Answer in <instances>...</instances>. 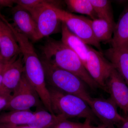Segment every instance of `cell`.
Segmentation results:
<instances>
[{"instance_id":"cell-1","label":"cell","mask_w":128,"mask_h":128,"mask_svg":"<svg viewBox=\"0 0 128 128\" xmlns=\"http://www.w3.org/2000/svg\"><path fill=\"white\" fill-rule=\"evenodd\" d=\"M43 59L79 77L91 89L100 87L87 72L81 60L61 41L48 38L42 47Z\"/></svg>"},{"instance_id":"cell-2","label":"cell","mask_w":128,"mask_h":128,"mask_svg":"<svg viewBox=\"0 0 128 128\" xmlns=\"http://www.w3.org/2000/svg\"><path fill=\"white\" fill-rule=\"evenodd\" d=\"M47 86L68 94L80 97L86 102L91 96L87 86L76 75L55 66L45 60H41Z\"/></svg>"},{"instance_id":"cell-3","label":"cell","mask_w":128,"mask_h":128,"mask_svg":"<svg viewBox=\"0 0 128 128\" xmlns=\"http://www.w3.org/2000/svg\"><path fill=\"white\" fill-rule=\"evenodd\" d=\"M48 87L54 114L66 119L73 118L94 119L95 116L91 109L82 98L48 86Z\"/></svg>"},{"instance_id":"cell-4","label":"cell","mask_w":128,"mask_h":128,"mask_svg":"<svg viewBox=\"0 0 128 128\" xmlns=\"http://www.w3.org/2000/svg\"><path fill=\"white\" fill-rule=\"evenodd\" d=\"M50 6L55 12L59 20L64 23L70 31L84 41L102 52L100 43L94 36L92 30L91 19L82 16L74 15L50 3Z\"/></svg>"},{"instance_id":"cell-5","label":"cell","mask_w":128,"mask_h":128,"mask_svg":"<svg viewBox=\"0 0 128 128\" xmlns=\"http://www.w3.org/2000/svg\"><path fill=\"white\" fill-rule=\"evenodd\" d=\"M85 67L91 77L100 87L106 91V83L114 68L102 52L89 46V51Z\"/></svg>"},{"instance_id":"cell-6","label":"cell","mask_w":128,"mask_h":128,"mask_svg":"<svg viewBox=\"0 0 128 128\" xmlns=\"http://www.w3.org/2000/svg\"><path fill=\"white\" fill-rule=\"evenodd\" d=\"M39 96L28 82L24 73L18 86L14 89L11 98L5 110H29L37 106Z\"/></svg>"},{"instance_id":"cell-7","label":"cell","mask_w":128,"mask_h":128,"mask_svg":"<svg viewBox=\"0 0 128 128\" xmlns=\"http://www.w3.org/2000/svg\"><path fill=\"white\" fill-rule=\"evenodd\" d=\"M52 2V1L45 0L29 12L36 23L39 40L55 32L61 22L50 6Z\"/></svg>"},{"instance_id":"cell-8","label":"cell","mask_w":128,"mask_h":128,"mask_svg":"<svg viewBox=\"0 0 128 128\" xmlns=\"http://www.w3.org/2000/svg\"><path fill=\"white\" fill-rule=\"evenodd\" d=\"M88 104L94 115L98 118L102 124L111 127L118 124L124 120V116L118 111V106L112 99L91 98Z\"/></svg>"},{"instance_id":"cell-9","label":"cell","mask_w":128,"mask_h":128,"mask_svg":"<svg viewBox=\"0 0 128 128\" xmlns=\"http://www.w3.org/2000/svg\"><path fill=\"white\" fill-rule=\"evenodd\" d=\"M106 91L118 107L128 114V86L114 68L107 81Z\"/></svg>"},{"instance_id":"cell-10","label":"cell","mask_w":128,"mask_h":128,"mask_svg":"<svg viewBox=\"0 0 128 128\" xmlns=\"http://www.w3.org/2000/svg\"><path fill=\"white\" fill-rule=\"evenodd\" d=\"M14 27L21 33L34 41L39 40L36 22L29 12L18 5L12 9Z\"/></svg>"},{"instance_id":"cell-11","label":"cell","mask_w":128,"mask_h":128,"mask_svg":"<svg viewBox=\"0 0 128 128\" xmlns=\"http://www.w3.org/2000/svg\"><path fill=\"white\" fill-rule=\"evenodd\" d=\"M20 54V48L13 32L0 18V57L9 62Z\"/></svg>"},{"instance_id":"cell-12","label":"cell","mask_w":128,"mask_h":128,"mask_svg":"<svg viewBox=\"0 0 128 128\" xmlns=\"http://www.w3.org/2000/svg\"><path fill=\"white\" fill-rule=\"evenodd\" d=\"M24 73L22 57L20 54L6 67L3 74L0 91L11 93L18 86Z\"/></svg>"},{"instance_id":"cell-13","label":"cell","mask_w":128,"mask_h":128,"mask_svg":"<svg viewBox=\"0 0 128 128\" xmlns=\"http://www.w3.org/2000/svg\"><path fill=\"white\" fill-rule=\"evenodd\" d=\"M61 32L62 42L78 55L84 66L88 55L89 45L73 34L62 22H61Z\"/></svg>"},{"instance_id":"cell-14","label":"cell","mask_w":128,"mask_h":128,"mask_svg":"<svg viewBox=\"0 0 128 128\" xmlns=\"http://www.w3.org/2000/svg\"><path fill=\"white\" fill-rule=\"evenodd\" d=\"M105 55L128 86V48L111 47Z\"/></svg>"},{"instance_id":"cell-15","label":"cell","mask_w":128,"mask_h":128,"mask_svg":"<svg viewBox=\"0 0 128 128\" xmlns=\"http://www.w3.org/2000/svg\"><path fill=\"white\" fill-rule=\"evenodd\" d=\"M112 48H128V6L115 24L111 42Z\"/></svg>"},{"instance_id":"cell-16","label":"cell","mask_w":128,"mask_h":128,"mask_svg":"<svg viewBox=\"0 0 128 128\" xmlns=\"http://www.w3.org/2000/svg\"><path fill=\"white\" fill-rule=\"evenodd\" d=\"M115 24V23H111L99 18L91 20V21L93 34L100 43H111Z\"/></svg>"},{"instance_id":"cell-17","label":"cell","mask_w":128,"mask_h":128,"mask_svg":"<svg viewBox=\"0 0 128 128\" xmlns=\"http://www.w3.org/2000/svg\"><path fill=\"white\" fill-rule=\"evenodd\" d=\"M64 119H66L48 111L40 110L34 112L32 119L27 125L32 128H52Z\"/></svg>"},{"instance_id":"cell-18","label":"cell","mask_w":128,"mask_h":128,"mask_svg":"<svg viewBox=\"0 0 128 128\" xmlns=\"http://www.w3.org/2000/svg\"><path fill=\"white\" fill-rule=\"evenodd\" d=\"M33 114L30 110L9 111L0 114V124L13 126L27 125Z\"/></svg>"},{"instance_id":"cell-19","label":"cell","mask_w":128,"mask_h":128,"mask_svg":"<svg viewBox=\"0 0 128 128\" xmlns=\"http://www.w3.org/2000/svg\"><path fill=\"white\" fill-rule=\"evenodd\" d=\"M65 2L72 12L86 15L91 20L98 18L90 0H66Z\"/></svg>"},{"instance_id":"cell-20","label":"cell","mask_w":128,"mask_h":128,"mask_svg":"<svg viewBox=\"0 0 128 128\" xmlns=\"http://www.w3.org/2000/svg\"><path fill=\"white\" fill-rule=\"evenodd\" d=\"M98 18L115 23L111 2L107 0H90Z\"/></svg>"},{"instance_id":"cell-21","label":"cell","mask_w":128,"mask_h":128,"mask_svg":"<svg viewBox=\"0 0 128 128\" xmlns=\"http://www.w3.org/2000/svg\"><path fill=\"white\" fill-rule=\"evenodd\" d=\"M91 120L86 119L84 122H76L64 119L59 121L52 128H85L90 124Z\"/></svg>"},{"instance_id":"cell-22","label":"cell","mask_w":128,"mask_h":128,"mask_svg":"<svg viewBox=\"0 0 128 128\" xmlns=\"http://www.w3.org/2000/svg\"><path fill=\"white\" fill-rule=\"evenodd\" d=\"M11 93L0 91V112L4 110L11 98Z\"/></svg>"},{"instance_id":"cell-23","label":"cell","mask_w":128,"mask_h":128,"mask_svg":"<svg viewBox=\"0 0 128 128\" xmlns=\"http://www.w3.org/2000/svg\"><path fill=\"white\" fill-rule=\"evenodd\" d=\"M16 0H0V7H13Z\"/></svg>"},{"instance_id":"cell-24","label":"cell","mask_w":128,"mask_h":128,"mask_svg":"<svg viewBox=\"0 0 128 128\" xmlns=\"http://www.w3.org/2000/svg\"><path fill=\"white\" fill-rule=\"evenodd\" d=\"M124 120L118 124V128H128V114H124Z\"/></svg>"},{"instance_id":"cell-25","label":"cell","mask_w":128,"mask_h":128,"mask_svg":"<svg viewBox=\"0 0 128 128\" xmlns=\"http://www.w3.org/2000/svg\"><path fill=\"white\" fill-rule=\"evenodd\" d=\"M18 57V56L14 57V58L12 59L11 60H10V61H9V62H6V61H5V60L2 59V58H1L0 57V72L2 70H3V69L4 68H6L12 60L15 59L16 58Z\"/></svg>"},{"instance_id":"cell-26","label":"cell","mask_w":128,"mask_h":128,"mask_svg":"<svg viewBox=\"0 0 128 128\" xmlns=\"http://www.w3.org/2000/svg\"><path fill=\"white\" fill-rule=\"evenodd\" d=\"M0 128H32L28 125L13 126L0 124Z\"/></svg>"},{"instance_id":"cell-27","label":"cell","mask_w":128,"mask_h":128,"mask_svg":"<svg viewBox=\"0 0 128 128\" xmlns=\"http://www.w3.org/2000/svg\"><path fill=\"white\" fill-rule=\"evenodd\" d=\"M85 128H114V127H111V126H107L103 124L102 125H99L97 126H92L90 124Z\"/></svg>"},{"instance_id":"cell-28","label":"cell","mask_w":128,"mask_h":128,"mask_svg":"<svg viewBox=\"0 0 128 128\" xmlns=\"http://www.w3.org/2000/svg\"><path fill=\"white\" fill-rule=\"evenodd\" d=\"M16 59H15L13 60H16ZM13 60H12V61H13ZM11 62H10V63H11ZM9 64H8V65H9ZM8 65L7 66H6V68H4L3 69V70H2V71H1L0 72V87L2 83V78H3V74H4V72L5 70H6V67H7V66H8Z\"/></svg>"}]
</instances>
